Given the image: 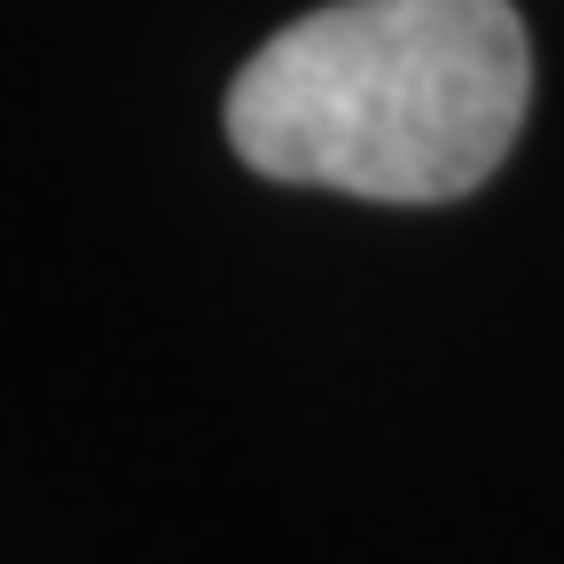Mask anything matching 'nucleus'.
<instances>
[{"instance_id": "f257e3e1", "label": "nucleus", "mask_w": 564, "mask_h": 564, "mask_svg": "<svg viewBox=\"0 0 564 564\" xmlns=\"http://www.w3.org/2000/svg\"><path fill=\"white\" fill-rule=\"evenodd\" d=\"M533 47L510 0H329L228 87V141L267 181L447 204L510 158Z\"/></svg>"}]
</instances>
